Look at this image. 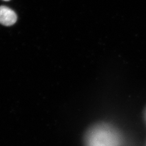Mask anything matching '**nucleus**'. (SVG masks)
<instances>
[{
    "label": "nucleus",
    "mask_w": 146,
    "mask_h": 146,
    "mask_svg": "<svg viewBox=\"0 0 146 146\" xmlns=\"http://www.w3.org/2000/svg\"><path fill=\"white\" fill-rule=\"evenodd\" d=\"M120 137L115 131L106 127L94 129L88 134L87 146H119Z\"/></svg>",
    "instance_id": "nucleus-1"
},
{
    "label": "nucleus",
    "mask_w": 146,
    "mask_h": 146,
    "mask_svg": "<svg viewBox=\"0 0 146 146\" xmlns=\"http://www.w3.org/2000/svg\"><path fill=\"white\" fill-rule=\"evenodd\" d=\"M17 17L13 10L5 6H0V24L10 26L16 22Z\"/></svg>",
    "instance_id": "nucleus-2"
},
{
    "label": "nucleus",
    "mask_w": 146,
    "mask_h": 146,
    "mask_svg": "<svg viewBox=\"0 0 146 146\" xmlns=\"http://www.w3.org/2000/svg\"><path fill=\"white\" fill-rule=\"evenodd\" d=\"M3 1H10V0H3Z\"/></svg>",
    "instance_id": "nucleus-3"
}]
</instances>
